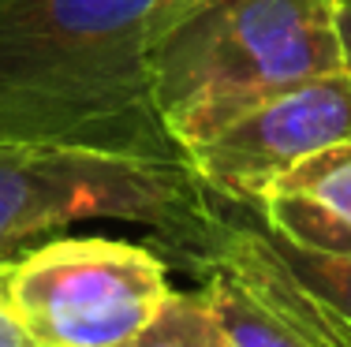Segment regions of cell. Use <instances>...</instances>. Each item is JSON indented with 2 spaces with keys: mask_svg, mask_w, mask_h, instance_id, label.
<instances>
[{
  "mask_svg": "<svg viewBox=\"0 0 351 347\" xmlns=\"http://www.w3.org/2000/svg\"><path fill=\"white\" fill-rule=\"evenodd\" d=\"M198 0H0V142L183 161L149 60Z\"/></svg>",
  "mask_w": 351,
  "mask_h": 347,
  "instance_id": "6da1fadb",
  "label": "cell"
},
{
  "mask_svg": "<svg viewBox=\"0 0 351 347\" xmlns=\"http://www.w3.org/2000/svg\"><path fill=\"white\" fill-rule=\"evenodd\" d=\"M344 71L332 0H198L149 60L154 109L187 153L262 101Z\"/></svg>",
  "mask_w": 351,
  "mask_h": 347,
  "instance_id": "7a4b0ae2",
  "label": "cell"
},
{
  "mask_svg": "<svg viewBox=\"0 0 351 347\" xmlns=\"http://www.w3.org/2000/svg\"><path fill=\"white\" fill-rule=\"evenodd\" d=\"M82 220L146 224L176 246L198 250L224 217L187 161L0 142V261Z\"/></svg>",
  "mask_w": 351,
  "mask_h": 347,
  "instance_id": "3957f363",
  "label": "cell"
},
{
  "mask_svg": "<svg viewBox=\"0 0 351 347\" xmlns=\"http://www.w3.org/2000/svg\"><path fill=\"white\" fill-rule=\"evenodd\" d=\"M0 287L41 347H120L176 292L157 250L105 235H56L0 261Z\"/></svg>",
  "mask_w": 351,
  "mask_h": 347,
  "instance_id": "277c9868",
  "label": "cell"
},
{
  "mask_svg": "<svg viewBox=\"0 0 351 347\" xmlns=\"http://www.w3.org/2000/svg\"><path fill=\"white\" fill-rule=\"evenodd\" d=\"M202 299L232 347H351V321L311 287L265 228L221 220L198 246Z\"/></svg>",
  "mask_w": 351,
  "mask_h": 347,
  "instance_id": "5b68a950",
  "label": "cell"
},
{
  "mask_svg": "<svg viewBox=\"0 0 351 347\" xmlns=\"http://www.w3.org/2000/svg\"><path fill=\"white\" fill-rule=\"evenodd\" d=\"M351 138V75L311 79L262 101L187 153L195 179L217 202L254 209L277 176L303 157Z\"/></svg>",
  "mask_w": 351,
  "mask_h": 347,
  "instance_id": "8992f818",
  "label": "cell"
},
{
  "mask_svg": "<svg viewBox=\"0 0 351 347\" xmlns=\"http://www.w3.org/2000/svg\"><path fill=\"white\" fill-rule=\"evenodd\" d=\"M254 213L288 250L351 261V138L291 164L265 187Z\"/></svg>",
  "mask_w": 351,
  "mask_h": 347,
  "instance_id": "52a82bcc",
  "label": "cell"
},
{
  "mask_svg": "<svg viewBox=\"0 0 351 347\" xmlns=\"http://www.w3.org/2000/svg\"><path fill=\"white\" fill-rule=\"evenodd\" d=\"M120 347H232V344L224 336V329L217 325L213 310L206 307L202 292L195 295L172 292L169 303L157 310V318Z\"/></svg>",
  "mask_w": 351,
  "mask_h": 347,
  "instance_id": "ba28073f",
  "label": "cell"
},
{
  "mask_svg": "<svg viewBox=\"0 0 351 347\" xmlns=\"http://www.w3.org/2000/svg\"><path fill=\"white\" fill-rule=\"evenodd\" d=\"M280 250H284V258L291 261V269H295L311 287H317L332 307L344 310V318L351 321V261L314 258V254H299V250H288V246H280Z\"/></svg>",
  "mask_w": 351,
  "mask_h": 347,
  "instance_id": "9c48e42d",
  "label": "cell"
},
{
  "mask_svg": "<svg viewBox=\"0 0 351 347\" xmlns=\"http://www.w3.org/2000/svg\"><path fill=\"white\" fill-rule=\"evenodd\" d=\"M0 347H41L34 340V333H30V329L15 318V310L8 307L4 287H0Z\"/></svg>",
  "mask_w": 351,
  "mask_h": 347,
  "instance_id": "30bf717a",
  "label": "cell"
},
{
  "mask_svg": "<svg viewBox=\"0 0 351 347\" xmlns=\"http://www.w3.org/2000/svg\"><path fill=\"white\" fill-rule=\"evenodd\" d=\"M337 4V34H340V53H344V71L351 75V0H332Z\"/></svg>",
  "mask_w": 351,
  "mask_h": 347,
  "instance_id": "8fae6325",
  "label": "cell"
}]
</instances>
